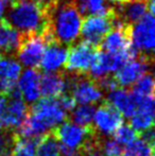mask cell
<instances>
[{
  "label": "cell",
  "instance_id": "obj_1",
  "mask_svg": "<svg viewBox=\"0 0 155 156\" xmlns=\"http://www.w3.org/2000/svg\"><path fill=\"white\" fill-rule=\"evenodd\" d=\"M82 17L75 2L66 1L58 5L48 14L46 29L53 38L62 45L72 44L81 34Z\"/></svg>",
  "mask_w": 155,
  "mask_h": 156
},
{
  "label": "cell",
  "instance_id": "obj_37",
  "mask_svg": "<svg viewBox=\"0 0 155 156\" xmlns=\"http://www.w3.org/2000/svg\"><path fill=\"white\" fill-rule=\"evenodd\" d=\"M110 1L116 2V3H120V4H123V3H125V2L130 1V0H110Z\"/></svg>",
  "mask_w": 155,
  "mask_h": 156
},
{
  "label": "cell",
  "instance_id": "obj_41",
  "mask_svg": "<svg viewBox=\"0 0 155 156\" xmlns=\"http://www.w3.org/2000/svg\"><path fill=\"white\" fill-rule=\"evenodd\" d=\"M154 98H155V89H154Z\"/></svg>",
  "mask_w": 155,
  "mask_h": 156
},
{
  "label": "cell",
  "instance_id": "obj_25",
  "mask_svg": "<svg viewBox=\"0 0 155 156\" xmlns=\"http://www.w3.org/2000/svg\"><path fill=\"white\" fill-rule=\"evenodd\" d=\"M153 149L141 138H137L132 144H128L121 156H151Z\"/></svg>",
  "mask_w": 155,
  "mask_h": 156
},
{
  "label": "cell",
  "instance_id": "obj_38",
  "mask_svg": "<svg viewBox=\"0 0 155 156\" xmlns=\"http://www.w3.org/2000/svg\"><path fill=\"white\" fill-rule=\"evenodd\" d=\"M3 124H2V121H1V119H0V131H1V129H3Z\"/></svg>",
  "mask_w": 155,
  "mask_h": 156
},
{
  "label": "cell",
  "instance_id": "obj_39",
  "mask_svg": "<svg viewBox=\"0 0 155 156\" xmlns=\"http://www.w3.org/2000/svg\"><path fill=\"white\" fill-rule=\"evenodd\" d=\"M152 156H155V148L153 149V151H152V154H151Z\"/></svg>",
  "mask_w": 155,
  "mask_h": 156
},
{
  "label": "cell",
  "instance_id": "obj_13",
  "mask_svg": "<svg viewBox=\"0 0 155 156\" xmlns=\"http://www.w3.org/2000/svg\"><path fill=\"white\" fill-rule=\"evenodd\" d=\"M68 55V50L64 45L52 41L46 45L43 58L41 60V67L46 72H54L60 69L62 66H65Z\"/></svg>",
  "mask_w": 155,
  "mask_h": 156
},
{
  "label": "cell",
  "instance_id": "obj_3",
  "mask_svg": "<svg viewBox=\"0 0 155 156\" xmlns=\"http://www.w3.org/2000/svg\"><path fill=\"white\" fill-rule=\"evenodd\" d=\"M117 17L116 11L106 16H87L81 26V35L84 41L95 47L99 46L105 35L113 29Z\"/></svg>",
  "mask_w": 155,
  "mask_h": 156
},
{
  "label": "cell",
  "instance_id": "obj_8",
  "mask_svg": "<svg viewBox=\"0 0 155 156\" xmlns=\"http://www.w3.org/2000/svg\"><path fill=\"white\" fill-rule=\"evenodd\" d=\"M46 49V43L41 33L21 34L18 48V58L26 67L35 68L39 66Z\"/></svg>",
  "mask_w": 155,
  "mask_h": 156
},
{
  "label": "cell",
  "instance_id": "obj_18",
  "mask_svg": "<svg viewBox=\"0 0 155 156\" xmlns=\"http://www.w3.org/2000/svg\"><path fill=\"white\" fill-rule=\"evenodd\" d=\"M147 12L146 0H130L121 4L120 14H117L121 23L126 26H133L139 21Z\"/></svg>",
  "mask_w": 155,
  "mask_h": 156
},
{
  "label": "cell",
  "instance_id": "obj_28",
  "mask_svg": "<svg viewBox=\"0 0 155 156\" xmlns=\"http://www.w3.org/2000/svg\"><path fill=\"white\" fill-rule=\"evenodd\" d=\"M100 150L104 156H121L122 148L115 139H105L103 138L100 144Z\"/></svg>",
  "mask_w": 155,
  "mask_h": 156
},
{
  "label": "cell",
  "instance_id": "obj_33",
  "mask_svg": "<svg viewBox=\"0 0 155 156\" xmlns=\"http://www.w3.org/2000/svg\"><path fill=\"white\" fill-rule=\"evenodd\" d=\"M83 156H104V155L101 152V150H100V147H97V148H93L85 151L83 153Z\"/></svg>",
  "mask_w": 155,
  "mask_h": 156
},
{
  "label": "cell",
  "instance_id": "obj_11",
  "mask_svg": "<svg viewBox=\"0 0 155 156\" xmlns=\"http://www.w3.org/2000/svg\"><path fill=\"white\" fill-rule=\"evenodd\" d=\"M148 69V58H134L124 63L116 71L114 80L118 87H126L135 84Z\"/></svg>",
  "mask_w": 155,
  "mask_h": 156
},
{
  "label": "cell",
  "instance_id": "obj_5",
  "mask_svg": "<svg viewBox=\"0 0 155 156\" xmlns=\"http://www.w3.org/2000/svg\"><path fill=\"white\" fill-rule=\"evenodd\" d=\"M97 52V47L84 41H80L69 48L65 68L76 76H82L89 71Z\"/></svg>",
  "mask_w": 155,
  "mask_h": 156
},
{
  "label": "cell",
  "instance_id": "obj_20",
  "mask_svg": "<svg viewBox=\"0 0 155 156\" xmlns=\"http://www.w3.org/2000/svg\"><path fill=\"white\" fill-rule=\"evenodd\" d=\"M39 138H25L19 136L16 132H14L12 155L36 156V146H37Z\"/></svg>",
  "mask_w": 155,
  "mask_h": 156
},
{
  "label": "cell",
  "instance_id": "obj_36",
  "mask_svg": "<svg viewBox=\"0 0 155 156\" xmlns=\"http://www.w3.org/2000/svg\"><path fill=\"white\" fill-rule=\"evenodd\" d=\"M0 2L1 3H3L4 5H8V4H12L13 2H14V0H0Z\"/></svg>",
  "mask_w": 155,
  "mask_h": 156
},
{
  "label": "cell",
  "instance_id": "obj_4",
  "mask_svg": "<svg viewBox=\"0 0 155 156\" xmlns=\"http://www.w3.org/2000/svg\"><path fill=\"white\" fill-rule=\"evenodd\" d=\"M132 46L137 51L148 54L155 53V17L145 15L136 23L130 27Z\"/></svg>",
  "mask_w": 155,
  "mask_h": 156
},
{
  "label": "cell",
  "instance_id": "obj_35",
  "mask_svg": "<svg viewBox=\"0 0 155 156\" xmlns=\"http://www.w3.org/2000/svg\"><path fill=\"white\" fill-rule=\"evenodd\" d=\"M5 8H6V6L4 5L3 3H1V2H0V20L2 19V16H3V14H4V11H5Z\"/></svg>",
  "mask_w": 155,
  "mask_h": 156
},
{
  "label": "cell",
  "instance_id": "obj_21",
  "mask_svg": "<svg viewBox=\"0 0 155 156\" xmlns=\"http://www.w3.org/2000/svg\"><path fill=\"white\" fill-rule=\"evenodd\" d=\"M36 156H61V144L51 131L38 139Z\"/></svg>",
  "mask_w": 155,
  "mask_h": 156
},
{
  "label": "cell",
  "instance_id": "obj_34",
  "mask_svg": "<svg viewBox=\"0 0 155 156\" xmlns=\"http://www.w3.org/2000/svg\"><path fill=\"white\" fill-rule=\"evenodd\" d=\"M147 9L151 13L152 16L155 17V0H148L147 2Z\"/></svg>",
  "mask_w": 155,
  "mask_h": 156
},
{
  "label": "cell",
  "instance_id": "obj_6",
  "mask_svg": "<svg viewBox=\"0 0 155 156\" xmlns=\"http://www.w3.org/2000/svg\"><path fill=\"white\" fill-rule=\"evenodd\" d=\"M29 113L41 120L49 131L68 120V115L62 108L58 99H41L29 108Z\"/></svg>",
  "mask_w": 155,
  "mask_h": 156
},
{
  "label": "cell",
  "instance_id": "obj_22",
  "mask_svg": "<svg viewBox=\"0 0 155 156\" xmlns=\"http://www.w3.org/2000/svg\"><path fill=\"white\" fill-rule=\"evenodd\" d=\"M95 107L89 104H81L76 106V108L68 116V120L72 123L81 125V126H88L93 124Z\"/></svg>",
  "mask_w": 155,
  "mask_h": 156
},
{
  "label": "cell",
  "instance_id": "obj_23",
  "mask_svg": "<svg viewBox=\"0 0 155 156\" xmlns=\"http://www.w3.org/2000/svg\"><path fill=\"white\" fill-rule=\"evenodd\" d=\"M130 125L138 134L155 126V114L143 111H136L131 117Z\"/></svg>",
  "mask_w": 155,
  "mask_h": 156
},
{
  "label": "cell",
  "instance_id": "obj_12",
  "mask_svg": "<svg viewBox=\"0 0 155 156\" xmlns=\"http://www.w3.org/2000/svg\"><path fill=\"white\" fill-rule=\"evenodd\" d=\"M23 99L28 102H36L41 96V74L35 68H28L19 76L17 84Z\"/></svg>",
  "mask_w": 155,
  "mask_h": 156
},
{
  "label": "cell",
  "instance_id": "obj_30",
  "mask_svg": "<svg viewBox=\"0 0 155 156\" xmlns=\"http://www.w3.org/2000/svg\"><path fill=\"white\" fill-rule=\"evenodd\" d=\"M32 1L35 2L38 6H41L48 16V14L58 5L60 0H32Z\"/></svg>",
  "mask_w": 155,
  "mask_h": 156
},
{
  "label": "cell",
  "instance_id": "obj_26",
  "mask_svg": "<svg viewBox=\"0 0 155 156\" xmlns=\"http://www.w3.org/2000/svg\"><path fill=\"white\" fill-rule=\"evenodd\" d=\"M139 134L130 124H121L113 133L114 139L119 144H130L138 138Z\"/></svg>",
  "mask_w": 155,
  "mask_h": 156
},
{
  "label": "cell",
  "instance_id": "obj_32",
  "mask_svg": "<svg viewBox=\"0 0 155 156\" xmlns=\"http://www.w3.org/2000/svg\"><path fill=\"white\" fill-rule=\"evenodd\" d=\"M8 105V94H0V119L3 115L4 111Z\"/></svg>",
  "mask_w": 155,
  "mask_h": 156
},
{
  "label": "cell",
  "instance_id": "obj_27",
  "mask_svg": "<svg viewBox=\"0 0 155 156\" xmlns=\"http://www.w3.org/2000/svg\"><path fill=\"white\" fill-rule=\"evenodd\" d=\"M13 138H14V132L8 129L0 131V156H11Z\"/></svg>",
  "mask_w": 155,
  "mask_h": 156
},
{
  "label": "cell",
  "instance_id": "obj_15",
  "mask_svg": "<svg viewBox=\"0 0 155 156\" xmlns=\"http://www.w3.org/2000/svg\"><path fill=\"white\" fill-rule=\"evenodd\" d=\"M69 83L62 73L46 72L41 76V94L44 98L58 99L65 94Z\"/></svg>",
  "mask_w": 155,
  "mask_h": 156
},
{
  "label": "cell",
  "instance_id": "obj_14",
  "mask_svg": "<svg viewBox=\"0 0 155 156\" xmlns=\"http://www.w3.org/2000/svg\"><path fill=\"white\" fill-rule=\"evenodd\" d=\"M21 72V66L17 61L10 58H0V86L1 94H9L16 88Z\"/></svg>",
  "mask_w": 155,
  "mask_h": 156
},
{
  "label": "cell",
  "instance_id": "obj_17",
  "mask_svg": "<svg viewBox=\"0 0 155 156\" xmlns=\"http://www.w3.org/2000/svg\"><path fill=\"white\" fill-rule=\"evenodd\" d=\"M21 33L17 31L6 19L0 20V53H13L18 50Z\"/></svg>",
  "mask_w": 155,
  "mask_h": 156
},
{
  "label": "cell",
  "instance_id": "obj_9",
  "mask_svg": "<svg viewBox=\"0 0 155 156\" xmlns=\"http://www.w3.org/2000/svg\"><path fill=\"white\" fill-rule=\"evenodd\" d=\"M93 125L101 136L111 135L123 124V116L110 102H103L93 114Z\"/></svg>",
  "mask_w": 155,
  "mask_h": 156
},
{
  "label": "cell",
  "instance_id": "obj_10",
  "mask_svg": "<svg viewBox=\"0 0 155 156\" xmlns=\"http://www.w3.org/2000/svg\"><path fill=\"white\" fill-rule=\"evenodd\" d=\"M71 96L77 103L81 104H95L103 98L101 87L95 80L89 78H78L69 83Z\"/></svg>",
  "mask_w": 155,
  "mask_h": 156
},
{
  "label": "cell",
  "instance_id": "obj_2",
  "mask_svg": "<svg viewBox=\"0 0 155 156\" xmlns=\"http://www.w3.org/2000/svg\"><path fill=\"white\" fill-rule=\"evenodd\" d=\"M6 20L21 34L41 33L48 23V16L43 9L32 0L14 2Z\"/></svg>",
  "mask_w": 155,
  "mask_h": 156
},
{
  "label": "cell",
  "instance_id": "obj_19",
  "mask_svg": "<svg viewBox=\"0 0 155 156\" xmlns=\"http://www.w3.org/2000/svg\"><path fill=\"white\" fill-rule=\"evenodd\" d=\"M77 5L81 15L86 14L88 16H106L115 12L105 3V0H72Z\"/></svg>",
  "mask_w": 155,
  "mask_h": 156
},
{
  "label": "cell",
  "instance_id": "obj_31",
  "mask_svg": "<svg viewBox=\"0 0 155 156\" xmlns=\"http://www.w3.org/2000/svg\"><path fill=\"white\" fill-rule=\"evenodd\" d=\"M61 156H83V153L82 151L73 150V149L61 146Z\"/></svg>",
  "mask_w": 155,
  "mask_h": 156
},
{
  "label": "cell",
  "instance_id": "obj_29",
  "mask_svg": "<svg viewBox=\"0 0 155 156\" xmlns=\"http://www.w3.org/2000/svg\"><path fill=\"white\" fill-rule=\"evenodd\" d=\"M58 103L66 113H71L77 106V102L71 94H63L58 99Z\"/></svg>",
  "mask_w": 155,
  "mask_h": 156
},
{
  "label": "cell",
  "instance_id": "obj_16",
  "mask_svg": "<svg viewBox=\"0 0 155 156\" xmlns=\"http://www.w3.org/2000/svg\"><path fill=\"white\" fill-rule=\"evenodd\" d=\"M117 111L121 113L124 117H132L137 111V104L134 94L122 87H117L116 89L110 91L108 101Z\"/></svg>",
  "mask_w": 155,
  "mask_h": 156
},
{
  "label": "cell",
  "instance_id": "obj_40",
  "mask_svg": "<svg viewBox=\"0 0 155 156\" xmlns=\"http://www.w3.org/2000/svg\"><path fill=\"white\" fill-rule=\"evenodd\" d=\"M2 58V55H1V53H0V58Z\"/></svg>",
  "mask_w": 155,
  "mask_h": 156
},
{
  "label": "cell",
  "instance_id": "obj_7",
  "mask_svg": "<svg viewBox=\"0 0 155 156\" xmlns=\"http://www.w3.org/2000/svg\"><path fill=\"white\" fill-rule=\"evenodd\" d=\"M8 94V105L1 117L4 129L15 132L23 124L29 114V107L23 99L18 88H15Z\"/></svg>",
  "mask_w": 155,
  "mask_h": 156
},
{
  "label": "cell",
  "instance_id": "obj_24",
  "mask_svg": "<svg viewBox=\"0 0 155 156\" xmlns=\"http://www.w3.org/2000/svg\"><path fill=\"white\" fill-rule=\"evenodd\" d=\"M155 89V79L151 74H143L133 87L132 93L136 96L140 97H148L154 96Z\"/></svg>",
  "mask_w": 155,
  "mask_h": 156
}]
</instances>
